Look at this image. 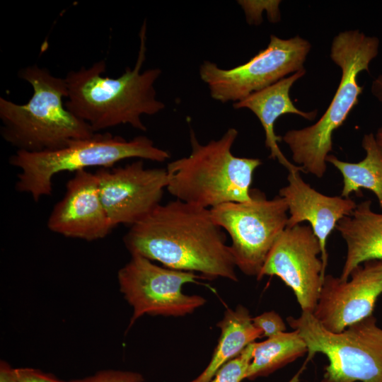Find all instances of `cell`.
Wrapping results in <instances>:
<instances>
[{"instance_id": "cell-4", "label": "cell", "mask_w": 382, "mask_h": 382, "mask_svg": "<svg viewBox=\"0 0 382 382\" xmlns=\"http://www.w3.org/2000/svg\"><path fill=\"white\" fill-rule=\"evenodd\" d=\"M380 40L359 30L339 33L332 40L330 58L341 70L337 91L321 117L313 125L287 131L282 137L291 152L295 165L304 173L323 177L326 158L332 150V135L342 126L358 104L363 87L358 75L369 71L371 62L378 56Z\"/></svg>"}, {"instance_id": "cell-26", "label": "cell", "mask_w": 382, "mask_h": 382, "mask_svg": "<svg viewBox=\"0 0 382 382\" xmlns=\"http://www.w3.org/2000/svg\"><path fill=\"white\" fill-rule=\"evenodd\" d=\"M371 92L374 98L382 105V73L373 80L371 85Z\"/></svg>"}, {"instance_id": "cell-20", "label": "cell", "mask_w": 382, "mask_h": 382, "mask_svg": "<svg viewBox=\"0 0 382 382\" xmlns=\"http://www.w3.org/2000/svg\"><path fill=\"white\" fill-rule=\"evenodd\" d=\"M306 352L307 345L296 330L281 332L260 342H255L245 379L269 376Z\"/></svg>"}, {"instance_id": "cell-1", "label": "cell", "mask_w": 382, "mask_h": 382, "mask_svg": "<svg viewBox=\"0 0 382 382\" xmlns=\"http://www.w3.org/2000/svg\"><path fill=\"white\" fill-rule=\"evenodd\" d=\"M123 241L131 255L208 279L238 282L230 245L209 209L178 199L161 204L131 226Z\"/></svg>"}, {"instance_id": "cell-15", "label": "cell", "mask_w": 382, "mask_h": 382, "mask_svg": "<svg viewBox=\"0 0 382 382\" xmlns=\"http://www.w3.org/2000/svg\"><path fill=\"white\" fill-rule=\"evenodd\" d=\"M287 181L288 185L279 192L288 206L289 216L286 227L295 226L303 221L310 224L320 243V259L325 272L328 238L338 221L350 215L357 204L350 198L328 196L318 192L303 181L299 171L289 172Z\"/></svg>"}, {"instance_id": "cell-11", "label": "cell", "mask_w": 382, "mask_h": 382, "mask_svg": "<svg viewBox=\"0 0 382 382\" xmlns=\"http://www.w3.org/2000/svg\"><path fill=\"white\" fill-rule=\"evenodd\" d=\"M320 254L319 241L310 226L286 227L270 251L257 279L278 277L291 289L302 312L313 313L325 275Z\"/></svg>"}, {"instance_id": "cell-2", "label": "cell", "mask_w": 382, "mask_h": 382, "mask_svg": "<svg viewBox=\"0 0 382 382\" xmlns=\"http://www.w3.org/2000/svg\"><path fill=\"white\" fill-rule=\"evenodd\" d=\"M146 21L139 32L140 45L134 68L127 67L117 78L103 76L106 62L69 71L64 77L68 87L66 108L88 124L95 132L120 125H129L140 131L146 127L143 115L162 111L165 104L156 97L154 84L162 71H141L146 54Z\"/></svg>"}, {"instance_id": "cell-14", "label": "cell", "mask_w": 382, "mask_h": 382, "mask_svg": "<svg viewBox=\"0 0 382 382\" xmlns=\"http://www.w3.org/2000/svg\"><path fill=\"white\" fill-rule=\"evenodd\" d=\"M50 231L88 241L106 237L114 228L103 204L96 173L77 171L47 222Z\"/></svg>"}, {"instance_id": "cell-22", "label": "cell", "mask_w": 382, "mask_h": 382, "mask_svg": "<svg viewBox=\"0 0 382 382\" xmlns=\"http://www.w3.org/2000/svg\"><path fill=\"white\" fill-rule=\"evenodd\" d=\"M71 382H144V378L139 372L108 369Z\"/></svg>"}, {"instance_id": "cell-6", "label": "cell", "mask_w": 382, "mask_h": 382, "mask_svg": "<svg viewBox=\"0 0 382 382\" xmlns=\"http://www.w3.org/2000/svg\"><path fill=\"white\" fill-rule=\"evenodd\" d=\"M138 158L164 162L170 153L156 147L143 135L130 140L107 132L71 141L52 151L30 153L16 151L9 158L20 169L16 183L17 191L30 195L35 202L52 192V179L58 173L77 172L88 168H110L125 159Z\"/></svg>"}, {"instance_id": "cell-10", "label": "cell", "mask_w": 382, "mask_h": 382, "mask_svg": "<svg viewBox=\"0 0 382 382\" xmlns=\"http://www.w3.org/2000/svg\"><path fill=\"white\" fill-rule=\"evenodd\" d=\"M131 256L117 273L120 290L132 308L128 329L144 315L182 317L207 302L199 295L182 291L184 284L200 278L195 272L163 267L142 256Z\"/></svg>"}, {"instance_id": "cell-12", "label": "cell", "mask_w": 382, "mask_h": 382, "mask_svg": "<svg viewBox=\"0 0 382 382\" xmlns=\"http://www.w3.org/2000/svg\"><path fill=\"white\" fill-rule=\"evenodd\" d=\"M100 198L114 226L139 222L161 204L166 168H146L141 159L96 172Z\"/></svg>"}, {"instance_id": "cell-9", "label": "cell", "mask_w": 382, "mask_h": 382, "mask_svg": "<svg viewBox=\"0 0 382 382\" xmlns=\"http://www.w3.org/2000/svg\"><path fill=\"white\" fill-rule=\"evenodd\" d=\"M311 50V42L299 35L282 39L271 35L267 47L245 64L226 69L204 61L199 74L214 100L235 103L290 74L306 69L303 65Z\"/></svg>"}, {"instance_id": "cell-5", "label": "cell", "mask_w": 382, "mask_h": 382, "mask_svg": "<svg viewBox=\"0 0 382 382\" xmlns=\"http://www.w3.org/2000/svg\"><path fill=\"white\" fill-rule=\"evenodd\" d=\"M238 134L231 127L220 139L202 144L191 129V153L166 168L169 193L176 199L209 209L224 203L250 201L253 173L262 161L233 154Z\"/></svg>"}, {"instance_id": "cell-8", "label": "cell", "mask_w": 382, "mask_h": 382, "mask_svg": "<svg viewBox=\"0 0 382 382\" xmlns=\"http://www.w3.org/2000/svg\"><path fill=\"white\" fill-rule=\"evenodd\" d=\"M250 201L228 202L210 209L214 221L231 237L236 267L257 277L280 234L286 228L288 206L279 196L267 199L251 190Z\"/></svg>"}, {"instance_id": "cell-19", "label": "cell", "mask_w": 382, "mask_h": 382, "mask_svg": "<svg viewBox=\"0 0 382 382\" xmlns=\"http://www.w3.org/2000/svg\"><path fill=\"white\" fill-rule=\"evenodd\" d=\"M361 146L365 157L357 163L343 161L331 154L327 156L326 162L334 166L342 175L341 197L349 198L352 192L361 194V189H366L375 195L382 209V153L374 134H364Z\"/></svg>"}, {"instance_id": "cell-18", "label": "cell", "mask_w": 382, "mask_h": 382, "mask_svg": "<svg viewBox=\"0 0 382 382\" xmlns=\"http://www.w3.org/2000/svg\"><path fill=\"white\" fill-rule=\"evenodd\" d=\"M217 327L221 334L211 360L203 371L190 382H209L224 364L263 337L253 324L249 311L242 305L235 309L227 308Z\"/></svg>"}, {"instance_id": "cell-3", "label": "cell", "mask_w": 382, "mask_h": 382, "mask_svg": "<svg viewBox=\"0 0 382 382\" xmlns=\"http://www.w3.org/2000/svg\"><path fill=\"white\" fill-rule=\"evenodd\" d=\"M18 77L33 88L28 103L17 104L0 98L1 135L17 151H52L96 133L66 108L63 103L64 98L68 97L65 78L54 76L37 64L21 69Z\"/></svg>"}, {"instance_id": "cell-13", "label": "cell", "mask_w": 382, "mask_h": 382, "mask_svg": "<svg viewBox=\"0 0 382 382\" xmlns=\"http://www.w3.org/2000/svg\"><path fill=\"white\" fill-rule=\"evenodd\" d=\"M381 293L382 260L366 261L347 281L325 275L313 315L326 330L339 333L371 316Z\"/></svg>"}, {"instance_id": "cell-7", "label": "cell", "mask_w": 382, "mask_h": 382, "mask_svg": "<svg viewBox=\"0 0 382 382\" xmlns=\"http://www.w3.org/2000/svg\"><path fill=\"white\" fill-rule=\"evenodd\" d=\"M286 320L305 341L308 358L316 353L328 358L321 382H382V328L373 315L339 333L326 330L313 313Z\"/></svg>"}, {"instance_id": "cell-24", "label": "cell", "mask_w": 382, "mask_h": 382, "mask_svg": "<svg viewBox=\"0 0 382 382\" xmlns=\"http://www.w3.org/2000/svg\"><path fill=\"white\" fill-rule=\"evenodd\" d=\"M15 372L18 382H71L60 380L52 374L33 368H15Z\"/></svg>"}, {"instance_id": "cell-21", "label": "cell", "mask_w": 382, "mask_h": 382, "mask_svg": "<svg viewBox=\"0 0 382 382\" xmlns=\"http://www.w3.org/2000/svg\"><path fill=\"white\" fill-rule=\"evenodd\" d=\"M253 343L247 346L238 356L224 364L209 382H241L252 359Z\"/></svg>"}, {"instance_id": "cell-16", "label": "cell", "mask_w": 382, "mask_h": 382, "mask_svg": "<svg viewBox=\"0 0 382 382\" xmlns=\"http://www.w3.org/2000/svg\"><path fill=\"white\" fill-rule=\"evenodd\" d=\"M305 74L306 69L297 71L233 103L235 109L247 108L256 115L265 131V144L270 151V158L277 159L289 172H303V170L289 162L282 154L278 146V142L282 141V138L275 134L274 127L277 119L284 114H296L311 121L316 119L317 110L304 112L298 109L289 96L291 86Z\"/></svg>"}, {"instance_id": "cell-17", "label": "cell", "mask_w": 382, "mask_h": 382, "mask_svg": "<svg viewBox=\"0 0 382 382\" xmlns=\"http://www.w3.org/2000/svg\"><path fill=\"white\" fill-rule=\"evenodd\" d=\"M371 200L358 204L335 228L347 244V257L340 277L347 281L352 270L369 260H382V213L371 209Z\"/></svg>"}, {"instance_id": "cell-23", "label": "cell", "mask_w": 382, "mask_h": 382, "mask_svg": "<svg viewBox=\"0 0 382 382\" xmlns=\"http://www.w3.org/2000/svg\"><path fill=\"white\" fill-rule=\"evenodd\" d=\"M253 323L267 338L286 330V325L281 316L274 311H267L253 318Z\"/></svg>"}, {"instance_id": "cell-27", "label": "cell", "mask_w": 382, "mask_h": 382, "mask_svg": "<svg viewBox=\"0 0 382 382\" xmlns=\"http://www.w3.org/2000/svg\"><path fill=\"white\" fill-rule=\"evenodd\" d=\"M374 135L377 145L382 153V125L378 128Z\"/></svg>"}, {"instance_id": "cell-25", "label": "cell", "mask_w": 382, "mask_h": 382, "mask_svg": "<svg viewBox=\"0 0 382 382\" xmlns=\"http://www.w3.org/2000/svg\"><path fill=\"white\" fill-rule=\"evenodd\" d=\"M0 382H18L15 368L4 360L0 362Z\"/></svg>"}]
</instances>
